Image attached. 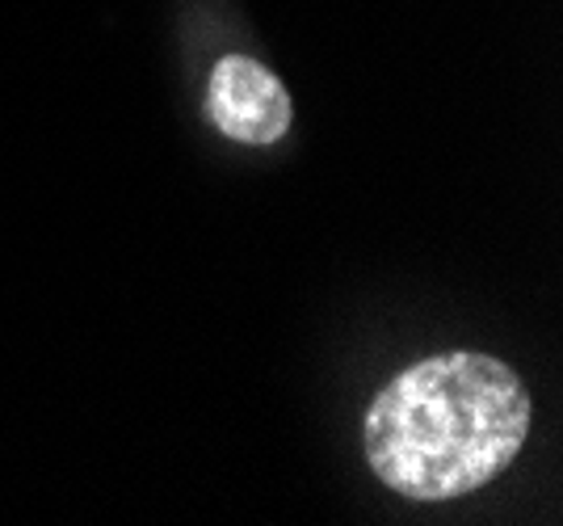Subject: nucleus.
Instances as JSON below:
<instances>
[{"mask_svg":"<svg viewBox=\"0 0 563 526\" xmlns=\"http://www.w3.org/2000/svg\"><path fill=\"white\" fill-rule=\"evenodd\" d=\"M534 421L530 392L493 354H433L366 408V463L408 502H454L493 484Z\"/></svg>","mask_w":563,"mask_h":526,"instance_id":"f257e3e1","label":"nucleus"},{"mask_svg":"<svg viewBox=\"0 0 563 526\" xmlns=\"http://www.w3.org/2000/svg\"><path fill=\"white\" fill-rule=\"evenodd\" d=\"M214 127L240 144L269 147L290 131V97L269 68L249 55H223L207 89Z\"/></svg>","mask_w":563,"mask_h":526,"instance_id":"f03ea898","label":"nucleus"}]
</instances>
